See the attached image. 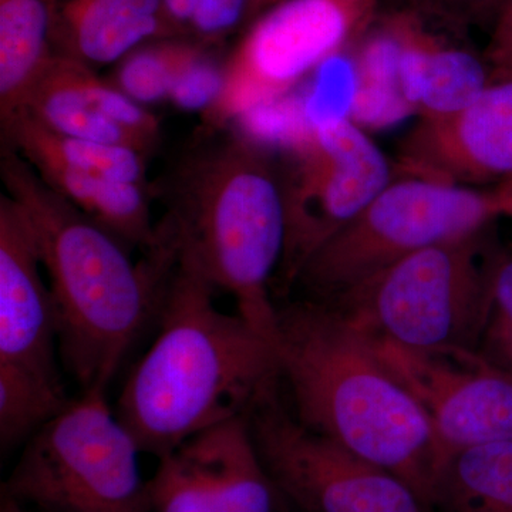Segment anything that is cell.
Segmentation results:
<instances>
[{"instance_id":"6da1fadb","label":"cell","mask_w":512,"mask_h":512,"mask_svg":"<svg viewBox=\"0 0 512 512\" xmlns=\"http://www.w3.org/2000/svg\"><path fill=\"white\" fill-rule=\"evenodd\" d=\"M0 177L35 234L55 299L63 365L83 393L106 392L130 349L160 316L180 258V235L163 215L156 241L133 261L127 245L3 146Z\"/></svg>"},{"instance_id":"7a4b0ae2","label":"cell","mask_w":512,"mask_h":512,"mask_svg":"<svg viewBox=\"0 0 512 512\" xmlns=\"http://www.w3.org/2000/svg\"><path fill=\"white\" fill-rule=\"evenodd\" d=\"M217 291L181 247L157 338L117 400L141 453L158 460L202 431L248 417L282 379L274 345L238 312L218 309Z\"/></svg>"},{"instance_id":"3957f363","label":"cell","mask_w":512,"mask_h":512,"mask_svg":"<svg viewBox=\"0 0 512 512\" xmlns=\"http://www.w3.org/2000/svg\"><path fill=\"white\" fill-rule=\"evenodd\" d=\"M276 356L303 426L390 471L431 511L440 474L433 430L375 345L330 303L278 308Z\"/></svg>"},{"instance_id":"277c9868","label":"cell","mask_w":512,"mask_h":512,"mask_svg":"<svg viewBox=\"0 0 512 512\" xmlns=\"http://www.w3.org/2000/svg\"><path fill=\"white\" fill-rule=\"evenodd\" d=\"M151 191L184 251L275 348L271 286L284 255L285 208L272 148L238 127L201 126Z\"/></svg>"},{"instance_id":"5b68a950","label":"cell","mask_w":512,"mask_h":512,"mask_svg":"<svg viewBox=\"0 0 512 512\" xmlns=\"http://www.w3.org/2000/svg\"><path fill=\"white\" fill-rule=\"evenodd\" d=\"M481 235L407 256L325 302L369 338L400 348L476 349L491 265Z\"/></svg>"},{"instance_id":"8992f818","label":"cell","mask_w":512,"mask_h":512,"mask_svg":"<svg viewBox=\"0 0 512 512\" xmlns=\"http://www.w3.org/2000/svg\"><path fill=\"white\" fill-rule=\"evenodd\" d=\"M140 453L106 392H84L26 443L0 495L37 512H153Z\"/></svg>"},{"instance_id":"52a82bcc","label":"cell","mask_w":512,"mask_h":512,"mask_svg":"<svg viewBox=\"0 0 512 512\" xmlns=\"http://www.w3.org/2000/svg\"><path fill=\"white\" fill-rule=\"evenodd\" d=\"M501 217L491 190L403 175L313 256L296 284L329 301L407 256L477 237Z\"/></svg>"},{"instance_id":"ba28073f","label":"cell","mask_w":512,"mask_h":512,"mask_svg":"<svg viewBox=\"0 0 512 512\" xmlns=\"http://www.w3.org/2000/svg\"><path fill=\"white\" fill-rule=\"evenodd\" d=\"M377 0H281L248 23L201 126L232 127L291 96L375 25Z\"/></svg>"},{"instance_id":"9c48e42d","label":"cell","mask_w":512,"mask_h":512,"mask_svg":"<svg viewBox=\"0 0 512 512\" xmlns=\"http://www.w3.org/2000/svg\"><path fill=\"white\" fill-rule=\"evenodd\" d=\"M282 151L285 247L274 281L289 289L394 178L383 151L349 117L316 124Z\"/></svg>"},{"instance_id":"30bf717a","label":"cell","mask_w":512,"mask_h":512,"mask_svg":"<svg viewBox=\"0 0 512 512\" xmlns=\"http://www.w3.org/2000/svg\"><path fill=\"white\" fill-rule=\"evenodd\" d=\"M252 440L276 490L298 512H430L409 484L303 426L278 387L248 416Z\"/></svg>"},{"instance_id":"8fae6325","label":"cell","mask_w":512,"mask_h":512,"mask_svg":"<svg viewBox=\"0 0 512 512\" xmlns=\"http://www.w3.org/2000/svg\"><path fill=\"white\" fill-rule=\"evenodd\" d=\"M370 340L429 419L440 473L461 451L512 441L510 373L476 349L410 350Z\"/></svg>"},{"instance_id":"7c38bea8","label":"cell","mask_w":512,"mask_h":512,"mask_svg":"<svg viewBox=\"0 0 512 512\" xmlns=\"http://www.w3.org/2000/svg\"><path fill=\"white\" fill-rule=\"evenodd\" d=\"M153 512H281L248 417L202 431L160 458L148 481Z\"/></svg>"},{"instance_id":"4fadbf2b","label":"cell","mask_w":512,"mask_h":512,"mask_svg":"<svg viewBox=\"0 0 512 512\" xmlns=\"http://www.w3.org/2000/svg\"><path fill=\"white\" fill-rule=\"evenodd\" d=\"M399 164L404 175L460 187L512 180V80L488 84L457 113L420 120Z\"/></svg>"},{"instance_id":"5bb4252c","label":"cell","mask_w":512,"mask_h":512,"mask_svg":"<svg viewBox=\"0 0 512 512\" xmlns=\"http://www.w3.org/2000/svg\"><path fill=\"white\" fill-rule=\"evenodd\" d=\"M42 258L25 214L0 194V365L62 383L59 323Z\"/></svg>"},{"instance_id":"9a60e30c","label":"cell","mask_w":512,"mask_h":512,"mask_svg":"<svg viewBox=\"0 0 512 512\" xmlns=\"http://www.w3.org/2000/svg\"><path fill=\"white\" fill-rule=\"evenodd\" d=\"M181 35L161 0H53V52L94 70Z\"/></svg>"},{"instance_id":"2e32d148","label":"cell","mask_w":512,"mask_h":512,"mask_svg":"<svg viewBox=\"0 0 512 512\" xmlns=\"http://www.w3.org/2000/svg\"><path fill=\"white\" fill-rule=\"evenodd\" d=\"M390 19L400 40L404 97L420 120L463 110L491 84L484 59L433 35L416 13H394Z\"/></svg>"},{"instance_id":"e0dca14e","label":"cell","mask_w":512,"mask_h":512,"mask_svg":"<svg viewBox=\"0 0 512 512\" xmlns=\"http://www.w3.org/2000/svg\"><path fill=\"white\" fill-rule=\"evenodd\" d=\"M2 146L18 153L33 168H62L77 174L150 185L146 154L133 148L110 146L63 136L19 110L0 121Z\"/></svg>"},{"instance_id":"ac0fdd59","label":"cell","mask_w":512,"mask_h":512,"mask_svg":"<svg viewBox=\"0 0 512 512\" xmlns=\"http://www.w3.org/2000/svg\"><path fill=\"white\" fill-rule=\"evenodd\" d=\"M39 177L77 210L107 229L130 249L146 251L156 241L150 185L124 183L62 168H39Z\"/></svg>"},{"instance_id":"d6986e66","label":"cell","mask_w":512,"mask_h":512,"mask_svg":"<svg viewBox=\"0 0 512 512\" xmlns=\"http://www.w3.org/2000/svg\"><path fill=\"white\" fill-rule=\"evenodd\" d=\"M53 0H0V121L25 106L55 52Z\"/></svg>"},{"instance_id":"ffe728a7","label":"cell","mask_w":512,"mask_h":512,"mask_svg":"<svg viewBox=\"0 0 512 512\" xmlns=\"http://www.w3.org/2000/svg\"><path fill=\"white\" fill-rule=\"evenodd\" d=\"M353 66L355 92L349 111L353 123L363 130L383 128L414 114L404 97L400 40L390 16L360 40Z\"/></svg>"},{"instance_id":"44dd1931","label":"cell","mask_w":512,"mask_h":512,"mask_svg":"<svg viewBox=\"0 0 512 512\" xmlns=\"http://www.w3.org/2000/svg\"><path fill=\"white\" fill-rule=\"evenodd\" d=\"M512 512V441L461 451L447 461L431 511Z\"/></svg>"},{"instance_id":"7402d4cb","label":"cell","mask_w":512,"mask_h":512,"mask_svg":"<svg viewBox=\"0 0 512 512\" xmlns=\"http://www.w3.org/2000/svg\"><path fill=\"white\" fill-rule=\"evenodd\" d=\"M67 399L63 383L10 365H0V447L9 453L28 443L45 424L63 412Z\"/></svg>"},{"instance_id":"603a6c76","label":"cell","mask_w":512,"mask_h":512,"mask_svg":"<svg viewBox=\"0 0 512 512\" xmlns=\"http://www.w3.org/2000/svg\"><path fill=\"white\" fill-rule=\"evenodd\" d=\"M207 46L198 40L181 37L156 40L138 47L117 63L114 86L143 106L161 103L170 97L171 90L185 70L207 55Z\"/></svg>"},{"instance_id":"cb8c5ba5","label":"cell","mask_w":512,"mask_h":512,"mask_svg":"<svg viewBox=\"0 0 512 512\" xmlns=\"http://www.w3.org/2000/svg\"><path fill=\"white\" fill-rule=\"evenodd\" d=\"M478 343L488 362L512 376V252L491 262L487 313Z\"/></svg>"},{"instance_id":"d4e9b609","label":"cell","mask_w":512,"mask_h":512,"mask_svg":"<svg viewBox=\"0 0 512 512\" xmlns=\"http://www.w3.org/2000/svg\"><path fill=\"white\" fill-rule=\"evenodd\" d=\"M224 86V64L215 62L210 52L191 64L171 90L168 101L177 109L202 114L214 106Z\"/></svg>"},{"instance_id":"484cf974","label":"cell","mask_w":512,"mask_h":512,"mask_svg":"<svg viewBox=\"0 0 512 512\" xmlns=\"http://www.w3.org/2000/svg\"><path fill=\"white\" fill-rule=\"evenodd\" d=\"M249 8L251 0H200L190 30L202 45H212L238 26L247 25Z\"/></svg>"},{"instance_id":"4316f807","label":"cell","mask_w":512,"mask_h":512,"mask_svg":"<svg viewBox=\"0 0 512 512\" xmlns=\"http://www.w3.org/2000/svg\"><path fill=\"white\" fill-rule=\"evenodd\" d=\"M484 60L490 69L491 83L512 80V0L495 20Z\"/></svg>"},{"instance_id":"83f0119b","label":"cell","mask_w":512,"mask_h":512,"mask_svg":"<svg viewBox=\"0 0 512 512\" xmlns=\"http://www.w3.org/2000/svg\"><path fill=\"white\" fill-rule=\"evenodd\" d=\"M510 2L511 0H424L437 13L457 20H473L488 15L498 18L501 10Z\"/></svg>"},{"instance_id":"f1b7e54d","label":"cell","mask_w":512,"mask_h":512,"mask_svg":"<svg viewBox=\"0 0 512 512\" xmlns=\"http://www.w3.org/2000/svg\"><path fill=\"white\" fill-rule=\"evenodd\" d=\"M165 16L181 33L191 29L200 0H161Z\"/></svg>"},{"instance_id":"f546056e","label":"cell","mask_w":512,"mask_h":512,"mask_svg":"<svg viewBox=\"0 0 512 512\" xmlns=\"http://www.w3.org/2000/svg\"><path fill=\"white\" fill-rule=\"evenodd\" d=\"M497 197L503 217L512 218V180L490 188Z\"/></svg>"},{"instance_id":"4dcf8cb0","label":"cell","mask_w":512,"mask_h":512,"mask_svg":"<svg viewBox=\"0 0 512 512\" xmlns=\"http://www.w3.org/2000/svg\"><path fill=\"white\" fill-rule=\"evenodd\" d=\"M278 2H281V0H251V8H249L247 25L248 23H251L256 16L261 15L264 10L271 8V6H274L275 3Z\"/></svg>"},{"instance_id":"1f68e13d","label":"cell","mask_w":512,"mask_h":512,"mask_svg":"<svg viewBox=\"0 0 512 512\" xmlns=\"http://www.w3.org/2000/svg\"><path fill=\"white\" fill-rule=\"evenodd\" d=\"M0 512H29V510H26L25 507H22L16 501L0 495Z\"/></svg>"},{"instance_id":"d6a6232c","label":"cell","mask_w":512,"mask_h":512,"mask_svg":"<svg viewBox=\"0 0 512 512\" xmlns=\"http://www.w3.org/2000/svg\"><path fill=\"white\" fill-rule=\"evenodd\" d=\"M281 512H298V511L293 510V508L289 507V505L286 504L284 501V505H282Z\"/></svg>"}]
</instances>
